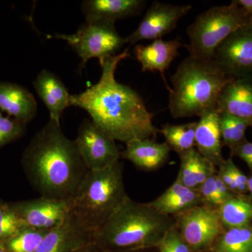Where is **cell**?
I'll return each instance as SVG.
<instances>
[{
	"label": "cell",
	"mask_w": 252,
	"mask_h": 252,
	"mask_svg": "<svg viewBox=\"0 0 252 252\" xmlns=\"http://www.w3.org/2000/svg\"><path fill=\"white\" fill-rule=\"evenodd\" d=\"M251 225L225 229L217 239L210 252H252Z\"/></svg>",
	"instance_id": "cell-24"
},
{
	"label": "cell",
	"mask_w": 252,
	"mask_h": 252,
	"mask_svg": "<svg viewBox=\"0 0 252 252\" xmlns=\"http://www.w3.org/2000/svg\"><path fill=\"white\" fill-rule=\"evenodd\" d=\"M173 217L175 226L191 252H210L225 231L218 208L201 205Z\"/></svg>",
	"instance_id": "cell-8"
},
{
	"label": "cell",
	"mask_w": 252,
	"mask_h": 252,
	"mask_svg": "<svg viewBox=\"0 0 252 252\" xmlns=\"http://www.w3.org/2000/svg\"><path fill=\"white\" fill-rule=\"evenodd\" d=\"M216 109L252 127V76L230 79L219 96Z\"/></svg>",
	"instance_id": "cell-14"
},
{
	"label": "cell",
	"mask_w": 252,
	"mask_h": 252,
	"mask_svg": "<svg viewBox=\"0 0 252 252\" xmlns=\"http://www.w3.org/2000/svg\"><path fill=\"white\" fill-rule=\"evenodd\" d=\"M0 252H9L6 248H5L4 244L2 242L0 241Z\"/></svg>",
	"instance_id": "cell-40"
},
{
	"label": "cell",
	"mask_w": 252,
	"mask_h": 252,
	"mask_svg": "<svg viewBox=\"0 0 252 252\" xmlns=\"http://www.w3.org/2000/svg\"><path fill=\"white\" fill-rule=\"evenodd\" d=\"M49 231L26 226L2 243L9 252H36Z\"/></svg>",
	"instance_id": "cell-25"
},
{
	"label": "cell",
	"mask_w": 252,
	"mask_h": 252,
	"mask_svg": "<svg viewBox=\"0 0 252 252\" xmlns=\"http://www.w3.org/2000/svg\"><path fill=\"white\" fill-rule=\"evenodd\" d=\"M252 19L233 1L228 5L212 6L198 15L187 28L189 56L212 60L215 50L238 28Z\"/></svg>",
	"instance_id": "cell-6"
},
{
	"label": "cell",
	"mask_w": 252,
	"mask_h": 252,
	"mask_svg": "<svg viewBox=\"0 0 252 252\" xmlns=\"http://www.w3.org/2000/svg\"><path fill=\"white\" fill-rule=\"evenodd\" d=\"M228 161L238 193H245L248 191V177L239 170L231 158H228Z\"/></svg>",
	"instance_id": "cell-34"
},
{
	"label": "cell",
	"mask_w": 252,
	"mask_h": 252,
	"mask_svg": "<svg viewBox=\"0 0 252 252\" xmlns=\"http://www.w3.org/2000/svg\"><path fill=\"white\" fill-rule=\"evenodd\" d=\"M212 59L230 79L252 76V23L230 34Z\"/></svg>",
	"instance_id": "cell-10"
},
{
	"label": "cell",
	"mask_w": 252,
	"mask_h": 252,
	"mask_svg": "<svg viewBox=\"0 0 252 252\" xmlns=\"http://www.w3.org/2000/svg\"><path fill=\"white\" fill-rule=\"evenodd\" d=\"M145 4L144 0H86L81 10L86 22L115 23L117 20L140 14Z\"/></svg>",
	"instance_id": "cell-18"
},
{
	"label": "cell",
	"mask_w": 252,
	"mask_h": 252,
	"mask_svg": "<svg viewBox=\"0 0 252 252\" xmlns=\"http://www.w3.org/2000/svg\"><path fill=\"white\" fill-rule=\"evenodd\" d=\"M217 173L210 176L205 182L198 189L203 205L219 208L222 205L216 187Z\"/></svg>",
	"instance_id": "cell-31"
},
{
	"label": "cell",
	"mask_w": 252,
	"mask_h": 252,
	"mask_svg": "<svg viewBox=\"0 0 252 252\" xmlns=\"http://www.w3.org/2000/svg\"><path fill=\"white\" fill-rule=\"evenodd\" d=\"M0 111L27 124L35 117L37 103L26 88L12 83L0 82Z\"/></svg>",
	"instance_id": "cell-19"
},
{
	"label": "cell",
	"mask_w": 252,
	"mask_h": 252,
	"mask_svg": "<svg viewBox=\"0 0 252 252\" xmlns=\"http://www.w3.org/2000/svg\"><path fill=\"white\" fill-rule=\"evenodd\" d=\"M33 86L49 112V120L61 124L63 112L71 106V94L57 75L51 71L43 69Z\"/></svg>",
	"instance_id": "cell-16"
},
{
	"label": "cell",
	"mask_w": 252,
	"mask_h": 252,
	"mask_svg": "<svg viewBox=\"0 0 252 252\" xmlns=\"http://www.w3.org/2000/svg\"><path fill=\"white\" fill-rule=\"evenodd\" d=\"M200 156L195 149L181 156L180 170L176 180L189 188L197 190L195 175Z\"/></svg>",
	"instance_id": "cell-27"
},
{
	"label": "cell",
	"mask_w": 252,
	"mask_h": 252,
	"mask_svg": "<svg viewBox=\"0 0 252 252\" xmlns=\"http://www.w3.org/2000/svg\"><path fill=\"white\" fill-rule=\"evenodd\" d=\"M175 225L173 217L128 196L93 233V242L103 251L156 248Z\"/></svg>",
	"instance_id": "cell-3"
},
{
	"label": "cell",
	"mask_w": 252,
	"mask_h": 252,
	"mask_svg": "<svg viewBox=\"0 0 252 252\" xmlns=\"http://www.w3.org/2000/svg\"></svg>",
	"instance_id": "cell-41"
},
{
	"label": "cell",
	"mask_w": 252,
	"mask_h": 252,
	"mask_svg": "<svg viewBox=\"0 0 252 252\" xmlns=\"http://www.w3.org/2000/svg\"><path fill=\"white\" fill-rule=\"evenodd\" d=\"M199 118L195 133L196 150L215 166L220 167L225 160L222 157L220 113L216 109H211Z\"/></svg>",
	"instance_id": "cell-17"
},
{
	"label": "cell",
	"mask_w": 252,
	"mask_h": 252,
	"mask_svg": "<svg viewBox=\"0 0 252 252\" xmlns=\"http://www.w3.org/2000/svg\"><path fill=\"white\" fill-rule=\"evenodd\" d=\"M157 248L159 252H191L175 225L167 231Z\"/></svg>",
	"instance_id": "cell-30"
},
{
	"label": "cell",
	"mask_w": 252,
	"mask_h": 252,
	"mask_svg": "<svg viewBox=\"0 0 252 252\" xmlns=\"http://www.w3.org/2000/svg\"><path fill=\"white\" fill-rule=\"evenodd\" d=\"M216 187L217 193H218L219 197H220L222 204L224 203L225 200L229 199L230 197L233 196V195H232V192L230 191L229 189L220 180L217 175H216Z\"/></svg>",
	"instance_id": "cell-35"
},
{
	"label": "cell",
	"mask_w": 252,
	"mask_h": 252,
	"mask_svg": "<svg viewBox=\"0 0 252 252\" xmlns=\"http://www.w3.org/2000/svg\"><path fill=\"white\" fill-rule=\"evenodd\" d=\"M74 142L89 170H102L112 166L119 162L122 157L116 141L89 119H84L79 126Z\"/></svg>",
	"instance_id": "cell-9"
},
{
	"label": "cell",
	"mask_w": 252,
	"mask_h": 252,
	"mask_svg": "<svg viewBox=\"0 0 252 252\" xmlns=\"http://www.w3.org/2000/svg\"><path fill=\"white\" fill-rule=\"evenodd\" d=\"M248 190L250 191V195H251L252 198V175L248 178Z\"/></svg>",
	"instance_id": "cell-39"
},
{
	"label": "cell",
	"mask_w": 252,
	"mask_h": 252,
	"mask_svg": "<svg viewBox=\"0 0 252 252\" xmlns=\"http://www.w3.org/2000/svg\"><path fill=\"white\" fill-rule=\"evenodd\" d=\"M26 124L0 114V148L23 135Z\"/></svg>",
	"instance_id": "cell-29"
},
{
	"label": "cell",
	"mask_w": 252,
	"mask_h": 252,
	"mask_svg": "<svg viewBox=\"0 0 252 252\" xmlns=\"http://www.w3.org/2000/svg\"><path fill=\"white\" fill-rule=\"evenodd\" d=\"M225 229L250 225L252 221V203L240 196L230 197L218 208Z\"/></svg>",
	"instance_id": "cell-22"
},
{
	"label": "cell",
	"mask_w": 252,
	"mask_h": 252,
	"mask_svg": "<svg viewBox=\"0 0 252 252\" xmlns=\"http://www.w3.org/2000/svg\"><path fill=\"white\" fill-rule=\"evenodd\" d=\"M122 158L144 170H154L163 166L170 157L171 149L165 142L152 139H138L126 144Z\"/></svg>",
	"instance_id": "cell-20"
},
{
	"label": "cell",
	"mask_w": 252,
	"mask_h": 252,
	"mask_svg": "<svg viewBox=\"0 0 252 252\" xmlns=\"http://www.w3.org/2000/svg\"><path fill=\"white\" fill-rule=\"evenodd\" d=\"M197 122L183 124H165L159 132L163 135L165 143L179 157L195 149V133Z\"/></svg>",
	"instance_id": "cell-23"
},
{
	"label": "cell",
	"mask_w": 252,
	"mask_h": 252,
	"mask_svg": "<svg viewBox=\"0 0 252 252\" xmlns=\"http://www.w3.org/2000/svg\"><path fill=\"white\" fill-rule=\"evenodd\" d=\"M92 235L71 211L61 225L48 232L36 252H72L93 241Z\"/></svg>",
	"instance_id": "cell-13"
},
{
	"label": "cell",
	"mask_w": 252,
	"mask_h": 252,
	"mask_svg": "<svg viewBox=\"0 0 252 252\" xmlns=\"http://www.w3.org/2000/svg\"><path fill=\"white\" fill-rule=\"evenodd\" d=\"M115 23L86 22L72 34H56L48 36L50 39H59L67 41L81 59V67L92 59L99 60V64L104 60L117 55L126 44L116 29Z\"/></svg>",
	"instance_id": "cell-7"
},
{
	"label": "cell",
	"mask_w": 252,
	"mask_h": 252,
	"mask_svg": "<svg viewBox=\"0 0 252 252\" xmlns=\"http://www.w3.org/2000/svg\"><path fill=\"white\" fill-rule=\"evenodd\" d=\"M130 56L126 49L104 59L98 82L71 94V106L89 113L94 125L114 140L125 144L138 139L156 140L159 130L154 125V114L137 91L115 78L119 63Z\"/></svg>",
	"instance_id": "cell-1"
},
{
	"label": "cell",
	"mask_w": 252,
	"mask_h": 252,
	"mask_svg": "<svg viewBox=\"0 0 252 252\" xmlns=\"http://www.w3.org/2000/svg\"><path fill=\"white\" fill-rule=\"evenodd\" d=\"M217 175L220 177V180L224 183V185L229 189L230 191L234 192V193L238 192L234 179H233V175L230 171L228 159L224 160V162L220 165V170Z\"/></svg>",
	"instance_id": "cell-33"
},
{
	"label": "cell",
	"mask_w": 252,
	"mask_h": 252,
	"mask_svg": "<svg viewBox=\"0 0 252 252\" xmlns=\"http://www.w3.org/2000/svg\"><path fill=\"white\" fill-rule=\"evenodd\" d=\"M72 252H104L103 250L96 245L94 242L91 241V243H88L87 245L78 248Z\"/></svg>",
	"instance_id": "cell-37"
},
{
	"label": "cell",
	"mask_w": 252,
	"mask_h": 252,
	"mask_svg": "<svg viewBox=\"0 0 252 252\" xmlns=\"http://www.w3.org/2000/svg\"><path fill=\"white\" fill-rule=\"evenodd\" d=\"M25 226L50 230L66 220L71 212V202L39 198L10 204Z\"/></svg>",
	"instance_id": "cell-12"
},
{
	"label": "cell",
	"mask_w": 252,
	"mask_h": 252,
	"mask_svg": "<svg viewBox=\"0 0 252 252\" xmlns=\"http://www.w3.org/2000/svg\"><path fill=\"white\" fill-rule=\"evenodd\" d=\"M192 9L190 4L175 5L155 1L147 10L138 27L125 38L135 44L144 40H157L173 31L181 18Z\"/></svg>",
	"instance_id": "cell-11"
},
{
	"label": "cell",
	"mask_w": 252,
	"mask_h": 252,
	"mask_svg": "<svg viewBox=\"0 0 252 252\" xmlns=\"http://www.w3.org/2000/svg\"><path fill=\"white\" fill-rule=\"evenodd\" d=\"M220 126L222 145L232 149L246 140L245 132L250 126L242 119L227 113H220Z\"/></svg>",
	"instance_id": "cell-26"
},
{
	"label": "cell",
	"mask_w": 252,
	"mask_h": 252,
	"mask_svg": "<svg viewBox=\"0 0 252 252\" xmlns=\"http://www.w3.org/2000/svg\"><path fill=\"white\" fill-rule=\"evenodd\" d=\"M230 79L213 59L189 56L171 77L168 107L172 117H200L216 109L219 96Z\"/></svg>",
	"instance_id": "cell-4"
},
{
	"label": "cell",
	"mask_w": 252,
	"mask_h": 252,
	"mask_svg": "<svg viewBox=\"0 0 252 252\" xmlns=\"http://www.w3.org/2000/svg\"><path fill=\"white\" fill-rule=\"evenodd\" d=\"M104 252H159L157 248L149 249H137V250H115V251H103Z\"/></svg>",
	"instance_id": "cell-38"
},
{
	"label": "cell",
	"mask_w": 252,
	"mask_h": 252,
	"mask_svg": "<svg viewBox=\"0 0 252 252\" xmlns=\"http://www.w3.org/2000/svg\"><path fill=\"white\" fill-rule=\"evenodd\" d=\"M233 1L252 19V0H233Z\"/></svg>",
	"instance_id": "cell-36"
},
{
	"label": "cell",
	"mask_w": 252,
	"mask_h": 252,
	"mask_svg": "<svg viewBox=\"0 0 252 252\" xmlns=\"http://www.w3.org/2000/svg\"><path fill=\"white\" fill-rule=\"evenodd\" d=\"M30 182L40 196L72 202L88 168L74 140L61 124L49 120L32 138L23 155Z\"/></svg>",
	"instance_id": "cell-2"
},
{
	"label": "cell",
	"mask_w": 252,
	"mask_h": 252,
	"mask_svg": "<svg viewBox=\"0 0 252 252\" xmlns=\"http://www.w3.org/2000/svg\"><path fill=\"white\" fill-rule=\"evenodd\" d=\"M120 162L99 170H88L71 202V211L91 233L98 230L128 197Z\"/></svg>",
	"instance_id": "cell-5"
},
{
	"label": "cell",
	"mask_w": 252,
	"mask_h": 252,
	"mask_svg": "<svg viewBox=\"0 0 252 252\" xmlns=\"http://www.w3.org/2000/svg\"><path fill=\"white\" fill-rule=\"evenodd\" d=\"M148 203L157 211L171 217L203 205L198 190L189 188L177 180L161 195Z\"/></svg>",
	"instance_id": "cell-21"
},
{
	"label": "cell",
	"mask_w": 252,
	"mask_h": 252,
	"mask_svg": "<svg viewBox=\"0 0 252 252\" xmlns=\"http://www.w3.org/2000/svg\"><path fill=\"white\" fill-rule=\"evenodd\" d=\"M230 151L232 155L240 158L246 162L252 171V142L245 140Z\"/></svg>",
	"instance_id": "cell-32"
},
{
	"label": "cell",
	"mask_w": 252,
	"mask_h": 252,
	"mask_svg": "<svg viewBox=\"0 0 252 252\" xmlns=\"http://www.w3.org/2000/svg\"><path fill=\"white\" fill-rule=\"evenodd\" d=\"M24 227L10 204L0 203V241L12 238Z\"/></svg>",
	"instance_id": "cell-28"
},
{
	"label": "cell",
	"mask_w": 252,
	"mask_h": 252,
	"mask_svg": "<svg viewBox=\"0 0 252 252\" xmlns=\"http://www.w3.org/2000/svg\"><path fill=\"white\" fill-rule=\"evenodd\" d=\"M179 39L174 40H154L147 45L137 44L134 48L135 59L140 63L142 72H159L168 91L165 72L179 56V50L184 46Z\"/></svg>",
	"instance_id": "cell-15"
}]
</instances>
